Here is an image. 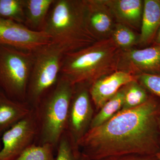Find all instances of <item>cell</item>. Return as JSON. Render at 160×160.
<instances>
[{
  "mask_svg": "<svg viewBox=\"0 0 160 160\" xmlns=\"http://www.w3.org/2000/svg\"><path fill=\"white\" fill-rule=\"evenodd\" d=\"M65 53L61 47L52 42L34 52L26 99L32 109L58 83Z\"/></svg>",
  "mask_w": 160,
  "mask_h": 160,
  "instance_id": "5",
  "label": "cell"
},
{
  "mask_svg": "<svg viewBox=\"0 0 160 160\" xmlns=\"http://www.w3.org/2000/svg\"><path fill=\"white\" fill-rule=\"evenodd\" d=\"M117 23L140 31L142 26L144 0H106Z\"/></svg>",
  "mask_w": 160,
  "mask_h": 160,
  "instance_id": "13",
  "label": "cell"
},
{
  "mask_svg": "<svg viewBox=\"0 0 160 160\" xmlns=\"http://www.w3.org/2000/svg\"><path fill=\"white\" fill-rule=\"evenodd\" d=\"M37 136V123L32 109L28 115L2 136L3 147L0 150V160H14L35 143Z\"/></svg>",
  "mask_w": 160,
  "mask_h": 160,
  "instance_id": "8",
  "label": "cell"
},
{
  "mask_svg": "<svg viewBox=\"0 0 160 160\" xmlns=\"http://www.w3.org/2000/svg\"><path fill=\"white\" fill-rule=\"evenodd\" d=\"M56 150L55 160H87L79 147L72 142L66 131L62 136Z\"/></svg>",
  "mask_w": 160,
  "mask_h": 160,
  "instance_id": "21",
  "label": "cell"
},
{
  "mask_svg": "<svg viewBox=\"0 0 160 160\" xmlns=\"http://www.w3.org/2000/svg\"><path fill=\"white\" fill-rule=\"evenodd\" d=\"M135 77L147 91L160 99V75L142 74Z\"/></svg>",
  "mask_w": 160,
  "mask_h": 160,
  "instance_id": "23",
  "label": "cell"
},
{
  "mask_svg": "<svg viewBox=\"0 0 160 160\" xmlns=\"http://www.w3.org/2000/svg\"><path fill=\"white\" fill-rule=\"evenodd\" d=\"M97 160H158L156 155L127 154L112 156Z\"/></svg>",
  "mask_w": 160,
  "mask_h": 160,
  "instance_id": "24",
  "label": "cell"
},
{
  "mask_svg": "<svg viewBox=\"0 0 160 160\" xmlns=\"http://www.w3.org/2000/svg\"><path fill=\"white\" fill-rule=\"evenodd\" d=\"M2 149V140L1 138H0V150Z\"/></svg>",
  "mask_w": 160,
  "mask_h": 160,
  "instance_id": "27",
  "label": "cell"
},
{
  "mask_svg": "<svg viewBox=\"0 0 160 160\" xmlns=\"http://www.w3.org/2000/svg\"><path fill=\"white\" fill-rule=\"evenodd\" d=\"M121 52L110 38L65 53L61 75L74 85L83 83L90 86L99 79L117 71Z\"/></svg>",
  "mask_w": 160,
  "mask_h": 160,
  "instance_id": "3",
  "label": "cell"
},
{
  "mask_svg": "<svg viewBox=\"0 0 160 160\" xmlns=\"http://www.w3.org/2000/svg\"><path fill=\"white\" fill-rule=\"evenodd\" d=\"M159 129L160 131V115L159 117Z\"/></svg>",
  "mask_w": 160,
  "mask_h": 160,
  "instance_id": "28",
  "label": "cell"
},
{
  "mask_svg": "<svg viewBox=\"0 0 160 160\" xmlns=\"http://www.w3.org/2000/svg\"><path fill=\"white\" fill-rule=\"evenodd\" d=\"M89 86L83 83L75 85L69 105L66 131L77 146L90 129L94 116L95 108L89 93Z\"/></svg>",
  "mask_w": 160,
  "mask_h": 160,
  "instance_id": "7",
  "label": "cell"
},
{
  "mask_svg": "<svg viewBox=\"0 0 160 160\" xmlns=\"http://www.w3.org/2000/svg\"><path fill=\"white\" fill-rule=\"evenodd\" d=\"M55 0H25L24 25L34 31H42Z\"/></svg>",
  "mask_w": 160,
  "mask_h": 160,
  "instance_id": "16",
  "label": "cell"
},
{
  "mask_svg": "<svg viewBox=\"0 0 160 160\" xmlns=\"http://www.w3.org/2000/svg\"><path fill=\"white\" fill-rule=\"evenodd\" d=\"M86 19L88 29L98 41L110 38L117 24L106 0H86Z\"/></svg>",
  "mask_w": 160,
  "mask_h": 160,
  "instance_id": "11",
  "label": "cell"
},
{
  "mask_svg": "<svg viewBox=\"0 0 160 160\" xmlns=\"http://www.w3.org/2000/svg\"><path fill=\"white\" fill-rule=\"evenodd\" d=\"M86 0H55L42 31L65 53L84 49L97 42L86 19Z\"/></svg>",
  "mask_w": 160,
  "mask_h": 160,
  "instance_id": "2",
  "label": "cell"
},
{
  "mask_svg": "<svg viewBox=\"0 0 160 160\" xmlns=\"http://www.w3.org/2000/svg\"><path fill=\"white\" fill-rule=\"evenodd\" d=\"M74 85L60 75L56 86L34 108L38 126L35 144H49L57 150L66 131L69 105Z\"/></svg>",
  "mask_w": 160,
  "mask_h": 160,
  "instance_id": "4",
  "label": "cell"
},
{
  "mask_svg": "<svg viewBox=\"0 0 160 160\" xmlns=\"http://www.w3.org/2000/svg\"><path fill=\"white\" fill-rule=\"evenodd\" d=\"M32 109L27 102L12 99L0 89V138L28 115Z\"/></svg>",
  "mask_w": 160,
  "mask_h": 160,
  "instance_id": "14",
  "label": "cell"
},
{
  "mask_svg": "<svg viewBox=\"0 0 160 160\" xmlns=\"http://www.w3.org/2000/svg\"><path fill=\"white\" fill-rule=\"evenodd\" d=\"M53 146L49 144H33L14 160H55Z\"/></svg>",
  "mask_w": 160,
  "mask_h": 160,
  "instance_id": "22",
  "label": "cell"
},
{
  "mask_svg": "<svg viewBox=\"0 0 160 160\" xmlns=\"http://www.w3.org/2000/svg\"><path fill=\"white\" fill-rule=\"evenodd\" d=\"M151 46H160V28L158 31Z\"/></svg>",
  "mask_w": 160,
  "mask_h": 160,
  "instance_id": "25",
  "label": "cell"
},
{
  "mask_svg": "<svg viewBox=\"0 0 160 160\" xmlns=\"http://www.w3.org/2000/svg\"><path fill=\"white\" fill-rule=\"evenodd\" d=\"M123 88L124 101L120 111L136 108L146 103L152 96L136 79L127 83Z\"/></svg>",
  "mask_w": 160,
  "mask_h": 160,
  "instance_id": "17",
  "label": "cell"
},
{
  "mask_svg": "<svg viewBox=\"0 0 160 160\" xmlns=\"http://www.w3.org/2000/svg\"><path fill=\"white\" fill-rule=\"evenodd\" d=\"M118 70L132 75H160V46L121 50Z\"/></svg>",
  "mask_w": 160,
  "mask_h": 160,
  "instance_id": "10",
  "label": "cell"
},
{
  "mask_svg": "<svg viewBox=\"0 0 160 160\" xmlns=\"http://www.w3.org/2000/svg\"><path fill=\"white\" fill-rule=\"evenodd\" d=\"M160 99L152 95L146 103L120 111L89 129L78 146L87 160L112 156L156 155L160 151Z\"/></svg>",
  "mask_w": 160,
  "mask_h": 160,
  "instance_id": "1",
  "label": "cell"
},
{
  "mask_svg": "<svg viewBox=\"0 0 160 160\" xmlns=\"http://www.w3.org/2000/svg\"><path fill=\"white\" fill-rule=\"evenodd\" d=\"M157 158L158 160H160V151H159L158 153L156 154Z\"/></svg>",
  "mask_w": 160,
  "mask_h": 160,
  "instance_id": "26",
  "label": "cell"
},
{
  "mask_svg": "<svg viewBox=\"0 0 160 160\" xmlns=\"http://www.w3.org/2000/svg\"><path fill=\"white\" fill-rule=\"evenodd\" d=\"M121 50H126L139 46V33L128 26L117 23L110 37Z\"/></svg>",
  "mask_w": 160,
  "mask_h": 160,
  "instance_id": "19",
  "label": "cell"
},
{
  "mask_svg": "<svg viewBox=\"0 0 160 160\" xmlns=\"http://www.w3.org/2000/svg\"><path fill=\"white\" fill-rule=\"evenodd\" d=\"M34 52L0 46V89L12 99L26 102Z\"/></svg>",
  "mask_w": 160,
  "mask_h": 160,
  "instance_id": "6",
  "label": "cell"
},
{
  "mask_svg": "<svg viewBox=\"0 0 160 160\" xmlns=\"http://www.w3.org/2000/svg\"><path fill=\"white\" fill-rule=\"evenodd\" d=\"M51 43L45 32L34 31L24 24L0 19V46L35 52Z\"/></svg>",
  "mask_w": 160,
  "mask_h": 160,
  "instance_id": "9",
  "label": "cell"
},
{
  "mask_svg": "<svg viewBox=\"0 0 160 160\" xmlns=\"http://www.w3.org/2000/svg\"><path fill=\"white\" fill-rule=\"evenodd\" d=\"M135 79V77L130 73L117 70L92 84L89 92L96 111H98L122 87Z\"/></svg>",
  "mask_w": 160,
  "mask_h": 160,
  "instance_id": "12",
  "label": "cell"
},
{
  "mask_svg": "<svg viewBox=\"0 0 160 160\" xmlns=\"http://www.w3.org/2000/svg\"><path fill=\"white\" fill-rule=\"evenodd\" d=\"M25 0H0V19L24 24Z\"/></svg>",
  "mask_w": 160,
  "mask_h": 160,
  "instance_id": "20",
  "label": "cell"
},
{
  "mask_svg": "<svg viewBox=\"0 0 160 160\" xmlns=\"http://www.w3.org/2000/svg\"><path fill=\"white\" fill-rule=\"evenodd\" d=\"M160 28V0H144L139 46H151Z\"/></svg>",
  "mask_w": 160,
  "mask_h": 160,
  "instance_id": "15",
  "label": "cell"
},
{
  "mask_svg": "<svg viewBox=\"0 0 160 160\" xmlns=\"http://www.w3.org/2000/svg\"><path fill=\"white\" fill-rule=\"evenodd\" d=\"M124 101V88L122 87L113 97L106 102L94 115L90 129L106 122L121 111Z\"/></svg>",
  "mask_w": 160,
  "mask_h": 160,
  "instance_id": "18",
  "label": "cell"
}]
</instances>
